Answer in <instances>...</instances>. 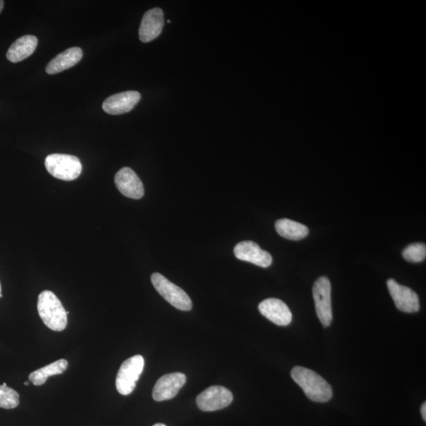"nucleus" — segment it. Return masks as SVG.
<instances>
[{
    "label": "nucleus",
    "mask_w": 426,
    "mask_h": 426,
    "mask_svg": "<svg viewBox=\"0 0 426 426\" xmlns=\"http://www.w3.org/2000/svg\"><path fill=\"white\" fill-rule=\"evenodd\" d=\"M275 230L283 238L290 240H301L308 236L307 226L289 219H280L275 223Z\"/></svg>",
    "instance_id": "nucleus-18"
},
{
    "label": "nucleus",
    "mask_w": 426,
    "mask_h": 426,
    "mask_svg": "<svg viewBox=\"0 0 426 426\" xmlns=\"http://www.w3.org/2000/svg\"><path fill=\"white\" fill-rule=\"evenodd\" d=\"M29 381H26V382H25V386H29Z\"/></svg>",
    "instance_id": "nucleus-25"
},
{
    "label": "nucleus",
    "mask_w": 426,
    "mask_h": 426,
    "mask_svg": "<svg viewBox=\"0 0 426 426\" xmlns=\"http://www.w3.org/2000/svg\"><path fill=\"white\" fill-rule=\"evenodd\" d=\"M4 7V2L2 0H0V13H1Z\"/></svg>",
    "instance_id": "nucleus-22"
},
{
    "label": "nucleus",
    "mask_w": 426,
    "mask_h": 426,
    "mask_svg": "<svg viewBox=\"0 0 426 426\" xmlns=\"http://www.w3.org/2000/svg\"><path fill=\"white\" fill-rule=\"evenodd\" d=\"M20 405V394L3 383L0 386V407L3 409H14Z\"/></svg>",
    "instance_id": "nucleus-19"
},
{
    "label": "nucleus",
    "mask_w": 426,
    "mask_h": 426,
    "mask_svg": "<svg viewBox=\"0 0 426 426\" xmlns=\"http://www.w3.org/2000/svg\"><path fill=\"white\" fill-rule=\"evenodd\" d=\"M331 292V283L327 277H321L316 280L313 287L315 308L317 315L325 328L331 325L333 321Z\"/></svg>",
    "instance_id": "nucleus-6"
},
{
    "label": "nucleus",
    "mask_w": 426,
    "mask_h": 426,
    "mask_svg": "<svg viewBox=\"0 0 426 426\" xmlns=\"http://www.w3.org/2000/svg\"><path fill=\"white\" fill-rule=\"evenodd\" d=\"M153 426H167V425L162 424V423H158V424L154 425Z\"/></svg>",
    "instance_id": "nucleus-24"
},
{
    "label": "nucleus",
    "mask_w": 426,
    "mask_h": 426,
    "mask_svg": "<svg viewBox=\"0 0 426 426\" xmlns=\"http://www.w3.org/2000/svg\"><path fill=\"white\" fill-rule=\"evenodd\" d=\"M140 100L141 94L139 92H123L107 98L102 107L104 111L110 115H122L133 109Z\"/></svg>",
    "instance_id": "nucleus-13"
},
{
    "label": "nucleus",
    "mask_w": 426,
    "mask_h": 426,
    "mask_svg": "<svg viewBox=\"0 0 426 426\" xmlns=\"http://www.w3.org/2000/svg\"><path fill=\"white\" fill-rule=\"evenodd\" d=\"M38 310L45 325L55 332H62L68 326V314L58 297L51 291L41 292Z\"/></svg>",
    "instance_id": "nucleus-2"
},
{
    "label": "nucleus",
    "mask_w": 426,
    "mask_h": 426,
    "mask_svg": "<svg viewBox=\"0 0 426 426\" xmlns=\"http://www.w3.org/2000/svg\"><path fill=\"white\" fill-rule=\"evenodd\" d=\"M2 297V287H1V283H0V298Z\"/></svg>",
    "instance_id": "nucleus-23"
},
{
    "label": "nucleus",
    "mask_w": 426,
    "mask_h": 426,
    "mask_svg": "<svg viewBox=\"0 0 426 426\" xmlns=\"http://www.w3.org/2000/svg\"><path fill=\"white\" fill-rule=\"evenodd\" d=\"M233 401V395L227 388L214 386L206 389L196 402L197 406L203 411H215L229 406Z\"/></svg>",
    "instance_id": "nucleus-7"
},
{
    "label": "nucleus",
    "mask_w": 426,
    "mask_h": 426,
    "mask_svg": "<svg viewBox=\"0 0 426 426\" xmlns=\"http://www.w3.org/2000/svg\"><path fill=\"white\" fill-rule=\"evenodd\" d=\"M291 375L310 400L317 403H326L332 399V386L316 372L296 367L292 369Z\"/></svg>",
    "instance_id": "nucleus-1"
},
{
    "label": "nucleus",
    "mask_w": 426,
    "mask_h": 426,
    "mask_svg": "<svg viewBox=\"0 0 426 426\" xmlns=\"http://www.w3.org/2000/svg\"><path fill=\"white\" fill-rule=\"evenodd\" d=\"M115 183L120 193L130 199L139 200L145 195L142 180L130 167H123L116 173Z\"/></svg>",
    "instance_id": "nucleus-9"
},
{
    "label": "nucleus",
    "mask_w": 426,
    "mask_h": 426,
    "mask_svg": "<svg viewBox=\"0 0 426 426\" xmlns=\"http://www.w3.org/2000/svg\"><path fill=\"white\" fill-rule=\"evenodd\" d=\"M165 24L164 12L160 8H153L144 15L139 28V38L143 43L158 38Z\"/></svg>",
    "instance_id": "nucleus-14"
},
{
    "label": "nucleus",
    "mask_w": 426,
    "mask_h": 426,
    "mask_svg": "<svg viewBox=\"0 0 426 426\" xmlns=\"http://www.w3.org/2000/svg\"><path fill=\"white\" fill-rule=\"evenodd\" d=\"M185 381L187 376L182 373H172L161 376L153 388L154 400L160 402L176 397Z\"/></svg>",
    "instance_id": "nucleus-10"
},
{
    "label": "nucleus",
    "mask_w": 426,
    "mask_h": 426,
    "mask_svg": "<svg viewBox=\"0 0 426 426\" xmlns=\"http://www.w3.org/2000/svg\"><path fill=\"white\" fill-rule=\"evenodd\" d=\"M390 295L394 300L395 307L404 313H416L420 309L417 294L411 288L400 285L393 279L387 281Z\"/></svg>",
    "instance_id": "nucleus-8"
},
{
    "label": "nucleus",
    "mask_w": 426,
    "mask_h": 426,
    "mask_svg": "<svg viewBox=\"0 0 426 426\" xmlns=\"http://www.w3.org/2000/svg\"><path fill=\"white\" fill-rule=\"evenodd\" d=\"M83 52L80 47H74L59 54L47 65L46 72L49 75H56L74 67L81 61Z\"/></svg>",
    "instance_id": "nucleus-15"
},
{
    "label": "nucleus",
    "mask_w": 426,
    "mask_h": 426,
    "mask_svg": "<svg viewBox=\"0 0 426 426\" xmlns=\"http://www.w3.org/2000/svg\"><path fill=\"white\" fill-rule=\"evenodd\" d=\"M145 367V360L142 356L131 357L121 365L116 376L117 391L123 395L133 393L137 381Z\"/></svg>",
    "instance_id": "nucleus-5"
},
{
    "label": "nucleus",
    "mask_w": 426,
    "mask_h": 426,
    "mask_svg": "<svg viewBox=\"0 0 426 426\" xmlns=\"http://www.w3.org/2000/svg\"><path fill=\"white\" fill-rule=\"evenodd\" d=\"M38 40L35 36L26 35L17 39L9 47L7 58L11 63H20L32 55L37 49Z\"/></svg>",
    "instance_id": "nucleus-16"
},
{
    "label": "nucleus",
    "mask_w": 426,
    "mask_h": 426,
    "mask_svg": "<svg viewBox=\"0 0 426 426\" xmlns=\"http://www.w3.org/2000/svg\"><path fill=\"white\" fill-rule=\"evenodd\" d=\"M45 167L53 177L64 181H72L79 178L82 165L75 155L54 153L45 159Z\"/></svg>",
    "instance_id": "nucleus-3"
},
{
    "label": "nucleus",
    "mask_w": 426,
    "mask_h": 426,
    "mask_svg": "<svg viewBox=\"0 0 426 426\" xmlns=\"http://www.w3.org/2000/svg\"><path fill=\"white\" fill-rule=\"evenodd\" d=\"M426 245L424 243H413L403 251V257L408 262L419 263L425 259Z\"/></svg>",
    "instance_id": "nucleus-20"
},
{
    "label": "nucleus",
    "mask_w": 426,
    "mask_h": 426,
    "mask_svg": "<svg viewBox=\"0 0 426 426\" xmlns=\"http://www.w3.org/2000/svg\"><path fill=\"white\" fill-rule=\"evenodd\" d=\"M234 254L238 260L254 264L262 268H268L273 263L272 255L252 241L238 243L234 249Z\"/></svg>",
    "instance_id": "nucleus-11"
},
{
    "label": "nucleus",
    "mask_w": 426,
    "mask_h": 426,
    "mask_svg": "<svg viewBox=\"0 0 426 426\" xmlns=\"http://www.w3.org/2000/svg\"><path fill=\"white\" fill-rule=\"evenodd\" d=\"M151 281L155 289L174 307L179 310L190 311L193 307L188 294L182 288L172 283L163 275L158 273H153Z\"/></svg>",
    "instance_id": "nucleus-4"
},
{
    "label": "nucleus",
    "mask_w": 426,
    "mask_h": 426,
    "mask_svg": "<svg viewBox=\"0 0 426 426\" xmlns=\"http://www.w3.org/2000/svg\"><path fill=\"white\" fill-rule=\"evenodd\" d=\"M258 310L260 313L270 321L280 326L290 325L292 321V314L286 303L277 298H268L264 300Z\"/></svg>",
    "instance_id": "nucleus-12"
},
{
    "label": "nucleus",
    "mask_w": 426,
    "mask_h": 426,
    "mask_svg": "<svg viewBox=\"0 0 426 426\" xmlns=\"http://www.w3.org/2000/svg\"><path fill=\"white\" fill-rule=\"evenodd\" d=\"M421 413L424 421H426V404L424 403L421 408Z\"/></svg>",
    "instance_id": "nucleus-21"
},
{
    "label": "nucleus",
    "mask_w": 426,
    "mask_h": 426,
    "mask_svg": "<svg viewBox=\"0 0 426 426\" xmlns=\"http://www.w3.org/2000/svg\"><path fill=\"white\" fill-rule=\"evenodd\" d=\"M68 367V362L66 359H59L55 363L45 365L38 370H35L29 376V381L34 386L44 385L47 378L52 376L63 374Z\"/></svg>",
    "instance_id": "nucleus-17"
}]
</instances>
